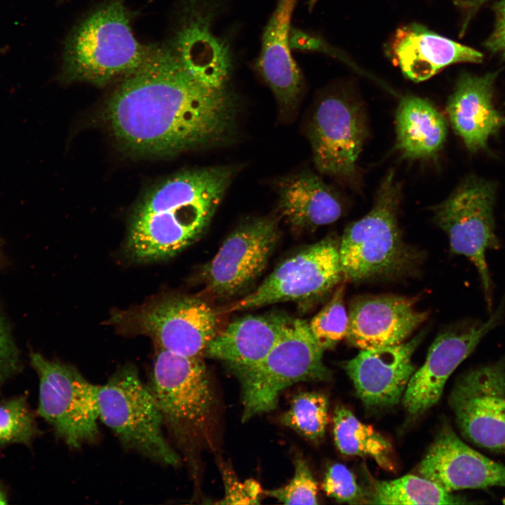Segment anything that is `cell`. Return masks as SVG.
Returning a JSON list of instances; mask_svg holds the SVG:
<instances>
[{
  "label": "cell",
  "instance_id": "obj_31",
  "mask_svg": "<svg viewBox=\"0 0 505 505\" xmlns=\"http://www.w3.org/2000/svg\"><path fill=\"white\" fill-rule=\"evenodd\" d=\"M326 494L339 502L366 504V492L358 485L354 473L344 464L330 466L323 482Z\"/></svg>",
  "mask_w": 505,
  "mask_h": 505
},
{
  "label": "cell",
  "instance_id": "obj_1",
  "mask_svg": "<svg viewBox=\"0 0 505 505\" xmlns=\"http://www.w3.org/2000/svg\"><path fill=\"white\" fill-rule=\"evenodd\" d=\"M230 48L152 46L121 79L105 108L116 139L143 155H172L220 146L236 130L237 97Z\"/></svg>",
  "mask_w": 505,
  "mask_h": 505
},
{
  "label": "cell",
  "instance_id": "obj_5",
  "mask_svg": "<svg viewBox=\"0 0 505 505\" xmlns=\"http://www.w3.org/2000/svg\"><path fill=\"white\" fill-rule=\"evenodd\" d=\"M323 353L309 323L292 319L261 361L233 371L241 386V420L274 410L281 392L295 383L330 380L332 373L323 362Z\"/></svg>",
  "mask_w": 505,
  "mask_h": 505
},
{
  "label": "cell",
  "instance_id": "obj_34",
  "mask_svg": "<svg viewBox=\"0 0 505 505\" xmlns=\"http://www.w3.org/2000/svg\"><path fill=\"white\" fill-rule=\"evenodd\" d=\"M495 23L494 29L485 42L486 48L505 59V0L494 7Z\"/></svg>",
  "mask_w": 505,
  "mask_h": 505
},
{
  "label": "cell",
  "instance_id": "obj_4",
  "mask_svg": "<svg viewBox=\"0 0 505 505\" xmlns=\"http://www.w3.org/2000/svg\"><path fill=\"white\" fill-rule=\"evenodd\" d=\"M400 185L391 170L372 209L349 224L339 241L343 276L354 282L391 277L410 269L415 253L403 241L398 224Z\"/></svg>",
  "mask_w": 505,
  "mask_h": 505
},
{
  "label": "cell",
  "instance_id": "obj_2",
  "mask_svg": "<svg viewBox=\"0 0 505 505\" xmlns=\"http://www.w3.org/2000/svg\"><path fill=\"white\" fill-rule=\"evenodd\" d=\"M236 173L230 166L186 170L152 188L136 207L127 247L140 261L170 257L197 239Z\"/></svg>",
  "mask_w": 505,
  "mask_h": 505
},
{
  "label": "cell",
  "instance_id": "obj_22",
  "mask_svg": "<svg viewBox=\"0 0 505 505\" xmlns=\"http://www.w3.org/2000/svg\"><path fill=\"white\" fill-rule=\"evenodd\" d=\"M292 321L277 313L241 318L215 335L204 356L225 362L232 371L248 367L269 352Z\"/></svg>",
  "mask_w": 505,
  "mask_h": 505
},
{
  "label": "cell",
  "instance_id": "obj_37",
  "mask_svg": "<svg viewBox=\"0 0 505 505\" xmlns=\"http://www.w3.org/2000/svg\"><path fill=\"white\" fill-rule=\"evenodd\" d=\"M5 50H6L5 48H0V53L5 52Z\"/></svg>",
  "mask_w": 505,
  "mask_h": 505
},
{
  "label": "cell",
  "instance_id": "obj_29",
  "mask_svg": "<svg viewBox=\"0 0 505 505\" xmlns=\"http://www.w3.org/2000/svg\"><path fill=\"white\" fill-rule=\"evenodd\" d=\"M38 433L34 415L25 396L0 402V444L28 446Z\"/></svg>",
  "mask_w": 505,
  "mask_h": 505
},
{
  "label": "cell",
  "instance_id": "obj_26",
  "mask_svg": "<svg viewBox=\"0 0 505 505\" xmlns=\"http://www.w3.org/2000/svg\"><path fill=\"white\" fill-rule=\"evenodd\" d=\"M366 504H476L457 496L422 476L406 475L391 480H374Z\"/></svg>",
  "mask_w": 505,
  "mask_h": 505
},
{
  "label": "cell",
  "instance_id": "obj_3",
  "mask_svg": "<svg viewBox=\"0 0 505 505\" xmlns=\"http://www.w3.org/2000/svg\"><path fill=\"white\" fill-rule=\"evenodd\" d=\"M152 48L135 39L129 12L122 0H114L85 18L68 36L62 77L103 86L136 69Z\"/></svg>",
  "mask_w": 505,
  "mask_h": 505
},
{
  "label": "cell",
  "instance_id": "obj_7",
  "mask_svg": "<svg viewBox=\"0 0 505 505\" xmlns=\"http://www.w3.org/2000/svg\"><path fill=\"white\" fill-rule=\"evenodd\" d=\"M147 386L175 440L184 447L194 444L206 431L215 402L201 358L157 348Z\"/></svg>",
  "mask_w": 505,
  "mask_h": 505
},
{
  "label": "cell",
  "instance_id": "obj_23",
  "mask_svg": "<svg viewBox=\"0 0 505 505\" xmlns=\"http://www.w3.org/2000/svg\"><path fill=\"white\" fill-rule=\"evenodd\" d=\"M278 193L281 213L289 224L297 229H314L332 223L342 213L335 193L310 172L281 179Z\"/></svg>",
  "mask_w": 505,
  "mask_h": 505
},
{
  "label": "cell",
  "instance_id": "obj_32",
  "mask_svg": "<svg viewBox=\"0 0 505 505\" xmlns=\"http://www.w3.org/2000/svg\"><path fill=\"white\" fill-rule=\"evenodd\" d=\"M18 348L0 316V389L20 370Z\"/></svg>",
  "mask_w": 505,
  "mask_h": 505
},
{
  "label": "cell",
  "instance_id": "obj_27",
  "mask_svg": "<svg viewBox=\"0 0 505 505\" xmlns=\"http://www.w3.org/2000/svg\"><path fill=\"white\" fill-rule=\"evenodd\" d=\"M328 400L323 393L301 392L295 395L281 423L302 436L317 440L323 437L328 424Z\"/></svg>",
  "mask_w": 505,
  "mask_h": 505
},
{
  "label": "cell",
  "instance_id": "obj_11",
  "mask_svg": "<svg viewBox=\"0 0 505 505\" xmlns=\"http://www.w3.org/2000/svg\"><path fill=\"white\" fill-rule=\"evenodd\" d=\"M339 248V242L328 236L303 248L283 261L257 288L234 302L227 311L323 296L343 276Z\"/></svg>",
  "mask_w": 505,
  "mask_h": 505
},
{
  "label": "cell",
  "instance_id": "obj_21",
  "mask_svg": "<svg viewBox=\"0 0 505 505\" xmlns=\"http://www.w3.org/2000/svg\"><path fill=\"white\" fill-rule=\"evenodd\" d=\"M297 0H277L265 26L257 69L273 92L279 106L293 107L302 90V74L289 44L292 14Z\"/></svg>",
  "mask_w": 505,
  "mask_h": 505
},
{
  "label": "cell",
  "instance_id": "obj_18",
  "mask_svg": "<svg viewBox=\"0 0 505 505\" xmlns=\"http://www.w3.org/2000/svg\"><path fill=\"white\" fill-rule=\"evenodd\" d=\"M426 317L427 313L417 311L410 298L392 295L361 297L350 307L346 339L361 350L397 345Z\"/></svg>",
  "mask_w": 505,
  "mask_h": 505
},
{
  "label": "cell",
  "instance_id": "obj_20",
  "mask_svg": "<svg viewBox=\"0 0 505 505\" xmlns=\"http://www.w3.org/2000/svg\"><path fill=\"white\" fill-rule=\"evenodd\" d=\"M390 47L402 72L415 82L427 80L452 64L478 63L483 58L477 50L415 23L398 28Z\"/></svg>",
  "mask_w": 505,
  "mask_h": 505
},
{
  "label": "cell",
  "instance_id": "obj_9",
  "mask_svg": "<svg viewBox=\"0 0 505 505\" xmlns=\"http://www.w3.org/2000/svg\"><path fill=\"white\" fill-rule=\"evenodd\" d=\"M30 362L39 382L38 415L69 447L79 449L99 438L97 386L74 366L38 353Z\"/></svg>",
  "mask_w": 505,
  "mask_h": 505
},
{
  "label": "cell",
  "instance_id": "obj_8",
  "mask_svg": "<svg viewBox=\"0 0 505 505\" xmlns=\"http://www.w3.org/2000/svg\"><path fill=\"white\" fill-rule=\"evenodd\" d=\"M495 198L493 182L470 175L433 208V220L447 235L451 252L466 257L476 267L490 310L492 281L485 253L500 246L495 233Z\"/></svg>",
  "mask_w": 505,
  "mask_h": 505
},
{
  "label": "cell",
  "instance_id": "obj_14",
  "mask_svg": "<svg viewBox=\"0 0 505 505\" xmlns=\"http://www.w3.org/2000/svg\"><path fill=\"white\" fill-rule=\"evenodd\" d=\"M135 330L151 337L157 348L192 358H201L217 334L215 310L197 297L163 299L128 315Z\"/></svg>",
  "mask_w": 505,
  "mask_h": 505
},
{
  "label": "cell",
  "instance_id": "obj_30",
  "mask_svg": "<svg viewBox=\"0 0 505 505\" xmlns=\"http://www.w3.org/2000/svg\"><path fill=\"white\" fill-rule=\"evenodd\" d=\"M265 494L285 504H318V485L307 462L301 457L295 461V474L283 487L267 490Z\"/></svg>",
  "mask_w": 505,
  "mask_h": 505
},
{
  "label": "cell",
  "instance_id": "obj_19",
  "mask_svg": "<svg viewBox=\"0 0 505 505\" xmlns=\"http://www.w3.org/2000/svg\"><path fill=\"white\" fill-rule=\"evenodd\" d=\"M497 75L498 72L463 74L448 98L446 111L451 126L471 153L487 152L489 139L505 127V115L492 102Z\"/></svg>",
  "mask_w": 505,
  "mask_h": 505
},
{
  "label": "cell",
  "instance_id": "obj_6",
  "mask_svg": "<svg viewBox=\"0 0 505 505\" xmlns=\"http://www.w3.org/2000/svg\"><path fill=\"white\" fill-rule=\"evenodd\" d=\"M97 405L99 419L126 449L163 465H180V457L163 433L157 403L134 365L123 366L97 386Z\"/></svg>",
  "mask_w": 505,
  "mask_h": 505
},
{
  "label": "cell",
  "instance_id": "obj_28",
  "mask_svg": "<svg viewBox=\"0 0 505 505\" xmlns=\"http://www.w3.org/2000/svg\"><path fill=\"white\" fill-rule=\"evenodd\" d=\"M344 292L345 285L340 284L330 301L309 323L313 337L323 351L335 348L346 337L349 314L344 307Z\"/></svg>",
  "mask_w": 505,
  "mask_h": 505
},
{
  "label": "cell",
  "instance_id": "obj_12",
  "mask_svg": "<svg viewBox=\"0 0 505 505\" xmlns=\"http://www.w3.org/2000/svg\"><path fill=\"white\" fill-rule=\"evenodd\" d=\"M504 308L505 293L500 304L485 321L467 320L436 337L425 362L415 371L403 393V403L410 415H422L440 400L447 379L481 339L499 324Z\"/></svg>",
  "mask_w": 505,
  "mask_h": 505
},
{
  "label": "cell",
  "instance_id": "obj_10",
  "mask_svg": "<svg viewBox=\"0 0 505 505\" xmlns=\"http://www.w3.org/2000/svg\"><path fill=\"white\" fill-rule=\"evenodd\" d=\"M448 400L466 440L505 455V356L461 375Z\"/></svg>",
  "mask_w": 505,
  "mask_h": 505
},
{
  "label": "cell",
  "instance_id": "obj_24",
  "mask_svg": "<svg viewBox=\"0 0 505 505\" xmlns=\"http://www.w3.org/2000/svg\"><path fill=\"white\" fill-rule=\"evenodd\" d=\"M396 147L404 158L434 156L447 134L445 116L429 100L408 95L400 102L396 115Z\"/></svg>",
  "mask_w": 505,
  "mask_h": 505
},
{
  "label": "cell",
  "instance_id": "obj_17",
  "mask_svg": "<svg viewBox=\"0 0 505 505\" xmlns=\"http://www.w3.org/2000/svg\"><path fill=\"white\" fill-rule=\"evenodd\" d=\"M424 336L420 332L397 345L361 350L343 363L358 397L366 406L389 407L399 402L415 371L412 356Z\"/></svg>",
  "mask_w": 505,
  "mask_h": 505
},
{
  "label": "cell",
  "instance_id": "obj_16",
  "mask_svg": "<svg viewBox=\"0 0 505 505\" xmlns=\"http://www.w3.org/2000/svg\"><path fill=\"white\" fill-rule=\"evenodd\" d=\"M420 476L448 492L505 488V465L474 450L444 425L417 468Z\"/></svg>",
  "mask_w": 505,
  "mask_h": 505
},
{
  "label": "cell",
  "instance_id": "obj_36",
  "mask_svg": "<svg viewBox=\"0 0 505 505\" xmlns=\"http://www.w3.org/2000/svg\"><path fill=\"white\" fill-rule=\"evenodd\" d=\"M7 498L4 491L0 487V504H6Z\"/></svg>",
  "mask_w": 505,
  "mask_h": 505
},
{
  "label": "cell",
  "instance_id": "obj_33",
  "mask_svg": "<svg viewBox=\"0 0 505 505\" xmlns=\"http://www.w3.org/2000/svg\"><path fill=\"white\" fill-rule=\"evenodd\" d=\"M225 480V497L220 504H258L261 487L254 480L239 483L232 476Z\"/></svg>",
  "mask_w": 505,
  "mask_h": 505
},
{
  "label": "cell",
  "instance_id": "obj_15",
  "mask_svg": "<svg viewBox=\"0 0 505 505\" xmlns=\"http://www.w3.org/2000/svg\"><path fill=\"white\" fill-rule=\"evenodd\" d=\"M365 130L362 113L354 102L337 95L322 100L309 128L314 162L318 171L344 180L352 178Z\"/></svg>",
  "mask_w": 505,
  "mask_h": 505
},
{
  "label": "cell",
  "instance_id": "obj_13",
  "mask_svg": "<svg viewBox=\"0 0 505 505\" xmlns=\"http://www.w3.org/2000/svg\"><path fill=\"white\" fill-rule=\"evenodd\" d=\"M278 237V221L273 217L251 219L239 225L203 267L208 292L225 298L245 290L265 268Z\"/></svg>",
  "mask_w": 505,
  "mask_h": 505
},
{
  "label": "cell",
  "instance_id": "obj_25",
  "mask_svg": "<svg viewBox=\"0 0 505 505\" xmlns=\"http://www.w3.org/2000/svg\"><path fill=\"white\" fill-rule=\"evenodd\" d=\"M333 434L335 445L341 453L370 457L381 468L389 471L394 469L391 443L342 405L337 406L334 412Z\"/></svg>",
  "mask_w": 505,
  "mask_h": 505
},
{
  "label": "cell",
  "instance_id": "obj_35",
  "mask_svg": "<svg viewBox=\"0 0 505 505\" xmlns=\"http://www.w3.org/2000/svg\"><path fill=\"white\" fill-rule=\"evenodd\" d=\"M488 0H471L464 2L463 6H464L468 14L466 15V20L464 21V27L466 24L471 20V17L478 11V9Z\"/></svg>",
  "mask_w": 505,
  "mask_h": 505
}]
</instances>
